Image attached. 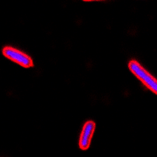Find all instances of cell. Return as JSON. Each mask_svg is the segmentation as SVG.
Here are the masks:
<instances>
[{
    "label": "cell",
    "instance_id": "2",
    "mask_svg": "<svg viewBox=\"0 0 157 157\" xmlns=\"http://www.w3.org/2000/svg\"><path fill=\"white\" fill-rule=\"evenodd\" d=\"M2 54L10 61L17 63L24 68H32L34 63L32 57L21 50L12 47H5L2 49Z\"/></svg>",
    "mask_w": 157,
    "mask_h": 157
},
{
    "label": "cell",
    "instance_id": "1",
    "mask_svg": "<svg viewBox=\"0 0 157 157\" xmlns=\"http://www.w3.org/2000/svg\"><path fill=\"white\" fill-rule=\"evenodd\" d=\"M130 71L142 82L148 90L155 94H157V81L155 77L152 76L148 71L141 66L137 61H130L128 64Z\"/></svg>",
    "mask_w": 157,
    "mask_h": 157
},
{
    "label": "cell",
    "instance_id": "3",
    "mask_svg": "<svg viewBox=\"0 0 157 157\" xmlns=\"http://www.w3.org/2000/svg\"><path fill=\"white\" fill-rule=\"evenodd\" d=\"M95 128H96V124L94 121L90 120L85 123L78 141V146L80 149L85 151L90 148L91 140L94 134Z\"/></svg>",
    "mask_w": 157,
    "mask_h": 157
}]
</instances>
